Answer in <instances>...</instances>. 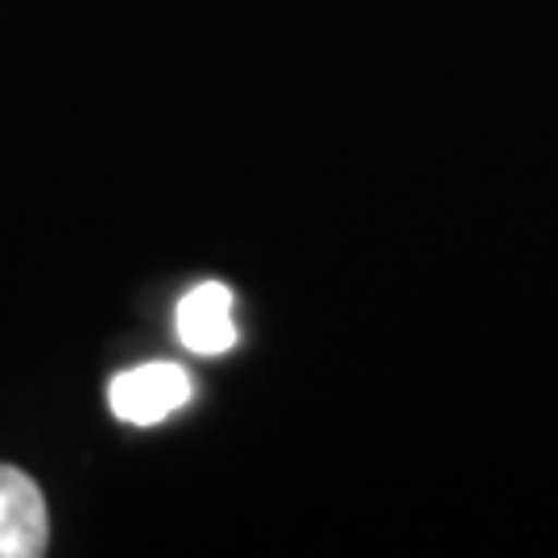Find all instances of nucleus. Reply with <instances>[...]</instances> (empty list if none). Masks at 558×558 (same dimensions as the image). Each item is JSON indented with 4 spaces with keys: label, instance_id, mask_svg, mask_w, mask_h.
<instances>
[{
    "label": "nucleus",
    "instance_id": "nucleus-1",
    "mask_svg": "<svg viewBox=\"0 0 558 558\" xmlns=\"http://www.w3.org/2000/svg\"><path fill=\"white\" fill-rule=\"evenodd\" d=\"M186 401H191V373L170 364V360L129 368L108 385V405L129 426H158Z\"/></svg>",
    "mask_w": 558,
    "mask_h": 558
},
{
    "label": "nucleus",
    "instance_id": "nucleus-2",
    "mask_svg": "<svg viewBox=\"0 0 558 558\" xmlns=\"http://www.w3.org/2000/svg\"><path fill=\"white\" fill-rule=\"evenodd\" d=\"M50 546V513L34 480L0 463V558H38Z\"/></svg>",
    "mask_w": 558,
    "mask_h": 558
},
{
    "label": "nucleus",
    "instance_id": "nucleus-3",
    "mask_svg": "<svg viewBox=\"0 0 558 558\" xmlns=\"http://www.w3.org/2000/svg\"><path fill=\"white\" fill-rule=\"evenodd\" d=\"M179 339L199 356H220L236 343V319H232V290L223 281H199L174 315Z\"/></svg>",
    "mask_w": 558,
    "mask_h": 558
}]
</instances>
